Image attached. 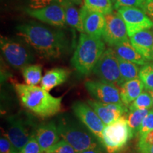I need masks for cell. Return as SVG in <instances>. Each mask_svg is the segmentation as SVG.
Wrapping results in <instances>:
<instances>
[{
    "label": "cell",
    "mask_w": 153,
    "mask_h": 153,
    "mask_svg": "<svg viewBox=\"0 0 153 153\" xmlns=\"http://www.w3.org/2000/svg\"><path fill=\"white\" fill-rule=\"evenodd\" d=\"M152 59H153V58H152Z\"/></svg>",
    "instance_id": "obj_42"
},
{
    "label": "cell",
    "mask_w": 153,
    "mask_h": 153,
    "mask_svg": "<svg viewBox=\"0 0 153 153\" xmlns=\"http://www.w3.org/2000/svg\"><path fill=\"white\" fill-rule=\"evenodd\" d=\"M26 12L34 19L56 27H64L67 24L64 8L61 4L53 2L39 9H26Z\"/></svg>",
    "instance_id": "obj_13"
},
{
    "label": "cell",
    "mask_w": 153,
    "mask_h": 153,
    "mask_svg": "<svg viewBox=\"0 0 153 153\" xmlns=\"http://www.w3.org/2000/svg\"><path fill=\"white\" fill-rule=\"evenodd\" d=\"M130 41L134 48L147 60H152L153 30L150 29L140 31L130 37Z\"/></svg>",
    "instance_id": "obj_17"
},
{
    "label": "cell",
    "mask_w": 153,
    "mask_h": 153,
    "mask_svg": "<svg viewBox=\"0 0 153 153\" xmlns=\"http://www.w3.org/2000/svg\"><path fill=\"white\" fill-rule=\"evenodd\" d=\"M61 5L64 8L67 24L75 28L80 33H84L81 9H78L75 4L71 1H63Z\"/></svg>",
    "instance_id": "obj_21"
},
{
    "label": "cell",
    "mask_w": 153,
    "mask_h": 153,
    "mask_svg": "<svg viewBox=\"0 0 153 153\" xmlns=\"http://www.w3.org/2000/svg\"><path fill=\"white\" fill-rule=\"evenodd\" d=\"M26 85L37 86L42 79V66L40 65H29L22 70Z\"/></svg>",
    "instance_id": "obj_23"
},
{
    "label": "cell",
    "mask_w": 153,
    "mask_h": 153,
    "mask_svg": "<svg viewBox=\"0 0 153 153\" xmlns=\"http://www.w3.org/2000/svg\"><path fill=\"white\" fill-rule=\"evenodd\" d=\"M103 149L104 148H95V149H90V150L82 151V152H79L77 153H104V151Z\"/></svg>",
    "instance_id": "obj_36"
},
{
    "label": "cell",
    "mask_w": 153,
    "mask_h": 153,
    "mask_svg": "<svg viewBox=\"0 0 153 153\" xmlns=\"http://www.w3.org/2000/svg\"><path fill=\"white\" fill-rule=\"evenodd\" d=\"M57 126L54 121L41 124L36 128L35 137L44 153L48 152L60 140Z\"/></svg>",
    "instance_id": "obj_16"
},
{
    "label": "cell",
    "mask_w": 153,
    "mask_h": 153,
    "mask_svg": "<svg viewBox=\"0 0 153 153\" xmlns=\"http://www.w3.org/2000/svg\"><path fill=\"white\" fill-rule=\"evenodd\" d=\"M1 153H19L7 136H1L0 139Z\"/></svg>",
    "instance_id": "obj_34"
},
{
    "label": "cell",
    "mask_w": 153,
    "mask_h": 153,
    "mask_svg": "<svg viewBox=\"0 0 153 153\" xmlns=\"http://www.w3.org/2000/svg\"><path fill=\"white\" fill-rule=\"evenodd\" d=\"M150 111L149 109H137L133 111H130L128 114L127 121L128 124L130 129L134 135L138 134L139 129L140 128L143 119L148 115Z\"/></svg>",
    "instance_id": "obj_25"
},
{
    "label": "cell",
    "mask_w": 153,
    "mask_h": 153,
    "mask_svg": "<svg viewBox=\"0 0 153 153\" xmlns=\"http://www.w3.org/2000/svg\"><path fill=\"white\" fill-rule=\"evenodd\" d=\"M92 72L101 81L118 87L123 84L120 76L118 55L113 48L105 50Z\"/></svg>",
    "instance_id": "obj_7"
},
{
    "label": "cell",
    "mask_w": 153,
    "mask_h": 153,
    "mask_svg": "<svg viewBox=\"0 0 153 153\" xmlns=\"http://www.w3.org/2000/svg\"><path fill=\"white\" fill-rule=\"evenodd\" d=\"M152 61H153V59H152Z\"/></svg>",
    "instance_id": "obj_41"
},
{
    "label": "cell",
    "mask_w": 153,
    "mask_h": 153,
    "mask_svg": "<svg viewBox=\"0 0 153 153\" xmlns=\"http://www.w3.org/2000/svg\"><path fill=\"white\" fill-rule=\"evenodd\" d=\"M139 79L142 81L145 89L148 91L153 90V64L147 63L140 68Z\"/></svg>",
    "instance_id": "obj_27"
},
{
    "label": "cell",
    "mask_w": 153,
    "mask_h": 153,
    "mask_svg": "<svg viewBox=\"0 0 153 153\" xmlns=\"http://www.w3.org/2000/svg\"><path fill=\"white\" fill-rule=\"evenodd\" d=\"M8 128L6 136L20 153L33 136H35L36 128L30 118H24L16 115L8 118ZM37 127V126H36Z\"/></svg>",
    "instance_id": "obj_6"
},
{
    "label": "cell",
    "mask_w": 153,
    "mask_h": 153,
    "mask_svg": "<svg viewBox=\"0 0 153 153\" xmlns=\"http://www.w3.org/2000/svg\"><path fill=\"white\" fill-rule=\"evenodd\" d=\"M113 48L120 58L130 61L139 65L147 64V60L134 48L128 39L115 45Z\"/></svg>",
    "instance_id": "obj_19"
},
{
    "label": "cell",
    "mask_w": 153,
    "mask_h": 153,
    "mask_svg": "<svg viewBox=\"0 0 153 153\" xmlns=\"http://www.w3.org/2000/svg\"><path fill=\"white\" fill-rule=\"evenodd\" d=\"M20 153H44V152L42 150L35 136H33L27 144L25 145Z\"/></svg>",
    "instance_id": "obj_33"
},
{
    "label": "cell",
    "mask_w": 153,
    "mask_h": 153,
    "mask_svg": "<svg viewBox=\"0 0 153 153\" xmlns=\"http://www.w3.org/2000/svg\"><path fill=\"white\" fill-rule=\"evenodd\" d=\"M87 103L95 111L106 126L114 123L128 112L127 106L123 104H106L95 99H89Z\"/></svg>",
    "instance_id": "obj_14"
},
{
    "label": "cell",
    "mask_w": 153,
    "mask_h": 153,
    "mask_svg": "<svg viewBox=\"0 0 153 153\" xmlns=\"http://www.w3.org/2000/svg\"><path fill=\"white\" fill-rule=\"evenodd\" d=\"M57 126L62 139L71 145L76 153L103 148L99 140L81 122L78 123L73 118L63 116L59 118Z\"/></svg>",
    "instance_id": "obj_4"
},
{
    "label": "cell",
    "mask_w": 153,
    "mask_h": 153,
    "mask_svg": "<svg viewBox=\"0 0 153 153\" xmlns=\"http://www.w3.org/2000/svg\"><path fill=\"white\" fill-rule=\"evenodd\" d=\"M84 33L87 35L102 38L106 18L104 14L87 9L85 5L81 8Z\"/></svg>",
    "instance_id": "obj_15"
},
{
    "label": "cell",
    "mask_w": 153,
    "mask_h": 153,
    "mask_svg": "<svg viewBox=\"0 0 153 153\" xmlns=\"http://www.w3.org/2000/svg\"><path fill=\"white\" fill-rule=\"evenodd\" d=\"M153 145V131L146 133L143 136L140 137L138 143H137V149L143 153L145 150H148Z\"/></svg>",
    "instance_id": "obj_30"
},
{
    "label": "cell",
    "mask_w": 153,
    "mask_h": 153,
    "mask_svg": "<svg viewBox=\"0 0 153 153\" xmlns=\"http://www.w3.org/2000/svg\"><path fill=\"white\" fill-rule=\"evenodd\" d=\"M84 5L91 11L107 15L112 13L114 4L112 0H84Z\"/></svg>",
    "instance_id": "obj_24"
},
{
    "label": "cell",
    "mask_w": 153,
    "mask_h": 153,
    "mask_svg": "<svg viewBox=\"0 0 153 153\" xmlns=\"http://www.w3.org/2000/svg\"><path fill=\"white\" fill-rule=\"evenodd\" d=\"M133 134L125 116L107 125L103 131L101 144L107 153H118L125 148Z\"/></svg>",
    "instance_id": "obj_5"
},
{
    "label": "cell",
    "mask_w": 153,
    "mask_h": 153,
    "mask_svg": "<svg viewBox=\"0 0 153 153\" xmlns=\"http://www.w3.org/2000/svg\"><path fill=\"white\" fill-rule=\"evenodd\" d=\"M149 93L150 94L151 97H152V101H153V90L152 91H149Z\"/></svg>",
    "instance_id": "obj_38"
},
{
    "label": "cell",
    "mask_w": 153,
    "mask_h": 153,
    "mask_svg": "<svg viewBox=\"0 0 153 153\" xmlns=\"http://www.w3.org/2000/svg\"><path fill=\"white\" fill-rule=\"evenodd\" d=\"M71 1L76 5L81 4L82 0H30V8L39 9L42 7H46L53 2H57L61 4L63 1Z\"/></svg>",
    "instance_id": "obj_28"
},
{
    "label": "cell",
    "mask_w": 153,
    "mask_h": 153,
    "mask_svg": "<svg viewBox=\"0 0 153 153\" xmlns=\"http://www.w3.org/2000/svg\"><path fill=\"white\" fill-rule=\"evenodd\" d=\"M70 72L68 69L56 68L48 70L42 77L41 87L47 91L62 85L68 80Z\"/></svg>",
    "instance_id": "obj_18"
},
{
    "label": "cell",
    "mask_w": 153,
    "mask_h": 153,
    "mask_svg": "<svg viewBox=\"0 0 153 153\" xmlns=\"http://www.w3.org/2000/svg\"><path fill=\"white\" fill-rule=\"evenodd\" d=\"M144 85L139 79L126 82L120 87V95L122 103L128 106L143 92Z\"/></svg>",
    "instance_id": "obj_20"
},
{
    "label": "cell",
    "mask_w": 153,
    "mask_h": 153,
    "mask_svg": "<svg viewBox=\"0 0 153 153\" xmlns=\"http://www.w3.org/2000/svg\"><path fill=\"white\" fill-rule=\"evenodd\" d=\"M144 0H116L114 3V9L118 10L120 7H137L141 9Z\"/></svg>",
    "instance_id": "obj_32"
},
{
    "label": "cell",
    "mask_w": 153,
    "mask_h": 153,
    "mask_svg": "<svg viewBox=\"0 0 153 153\" xmlns=\"http://www.w3.org/2000/svg\"><path fill=\"white\" fill-rule=\"evenodd\" d=\"M106 50L103 38L82 33L70 62L82 75H88L93 71Z\"/></svg>",
    "instance_id": "obj_3"
},
{
    "label": "cell",
    "mask_w": 153,
    "mask_h": 153,
    "mask_svg": "<svg viewBox=\"0 0 153 153\" xmlns=\"http://www.w3.org/2000/svg\"><path fill=\"white\" fill-rule=\"evenodd\" d=\"M0 47L5 60L15 69L22 70L34 60L33 55L24 45L4 36H1Z\"/></svg>",
    "instance_id": "obj_8"
},
{
    "label": "cell",
    "mask_w": 153,
    "mask_h": 153,
    "mask_svg": "<svg viewBox=\"0 0 153 153\" xmlns=\"http://www.w3.org/2000/svg\"><path fill=\"white\" fill-rule=\"evenodd\" d=\"M143 153H153V145L152 146H151L150 148H148V150H145Z\"/></svg>",
    "instance_id": "obj_37"
},
{
    "label": "cell",
    "mask_w": 153,
    "mask_h": 153,
    "mask_svg": "<svg viewBox=\"0 0 153 153\" xmlns=\"http://www.w3.org/2000/svg\"><path fill=\"white\" fill-rule=\"evenodd\" d=\"M86 89L95 100L106 104H123L120 89L113 84L104 81L88 80L85 83Z\"/></svg>",
    "instance_id": "obj_12"
},
{
    "label": "cell",
    "mask_w": 153,
    "mask_h": 153,
    "mask_svg": "<svg viewBox=\"0 0 153 153\" xmlns=\"http://www.w3.org/2000/svg\"><path fill=\"white\" fill-rule=\"evenodd\" d=\"M16 30L17 35L43 58H58L68 50V40L61 30L33 22L18 26Z\"/></svg>",
    "instance_id": "obj_1"
},
{
    "label": "cell",
    "mask_w": 153,
    "mask_h": 153,
    "mask_svg": "<svg viewBox=\"0 0 153 153\" xmlns=\"http://www.w3.org/2000/svg\"><path fill=\"white\" fill-rule=\"evenodd\" d=\"M112 1H113V2H114V3H115V1H116V0H112Z\"/></svg>",
    "instance_id": "obj_40"
},
{
    "label": "cell",
    "mask_w": 153,
    "mask_h": 153,
    "mask_svg": "<svg viewBox=\"0 0 153 153\" xmlns=\"http://www.w3.org/2000/svg\"><path fill=\"white\" fill-rule=\"evenodd\" d=\"M105 18L106 25L102 36L105 43L113 48L128 39L126 24L118 11H113L112 13L105 15Z\"/></svg>",
    "instance_id": "obj_11"
},
{
    "label": "cell",
    "mask_w": 153,
    "mask_h": 153,
    "mask_svg": "<svg viewBox=\"0 0 153 153\" xmlns=\"http://www.w3.org/2000/svg\"><path fill=\"white\" fill-rule=\"evenodd\" d=\"M153 106V101L150 94L147 91H143L128 107L129 111L137 109H150Z\"/></svg>",
    "instance_id": "obj_26"
},
{
    "label": "cell",
    "mask_w": 153,
    "mask_h": 153,
    "mask_svg": "<svg viewBox=\"0 0 153 153\" xmlns=\"http://www.w3.org/2000/svg\"><path fill=\"white\" fill-rule=\"evenodd\" d=\"M45 153H55V152H45Z\"/></svg>",
    "instance_id": "obj_39"
},
{
    "label": "cell",
    "mask_w": 153,
    "mask_h": 153,
    "mask_svg": "<svg viewBox=\"0 0 153 153\" xmlns=\"http://www.w3.org/2000/svg\"><path fill=\"white\" fill-rule=\"evenodd\" d=\"M74 116L94 136L101 142L103 131L106 125L101 120L95 111L87 103L76 101L72 106Z\"/></svg>",
    "instance_id": "obj_9"
},
{
    "label": "cell",
    "mask_w": 153,
    "mask_h": 153,
    "mask_svg": "<svg viewBox=\"0 0 153 153\" xmlns=\"http://www.w3.org/2000/svg\"><path fill=\"white\" fill-rule=\"evenodd\" d=\"M141 9L145 11L153 22V0H144Z\"/></svg>",
    "instance_id": "obj_35"
},
{
    "label": "cell",
    "mask_w": 153,
    "mask_h": 153,
    "mask_svg": "<svg viewBox=\"0 0 153 153\" xmlns=\"http://www.w3.org/2000/svg\"><path fill=\"white\" fill-rule=\"evenodd\" d=\"M48 152L55 153H76L71 145L63 139L56 143Z\"/></svg>",
    "instance_id": "obj_31"
},
{
    "label": "cell",
    "mask_w": 153,
    "mask_h": 153,
    "mask_svg": "<svg viewBox=\"0 0 153 153\" xmlns=\"http://www.w3.org/2000/svg\"><path fill=\"white\" fill-rule=\"evenodd\" d=\"M118 57L120 76L123 83L132 79H138L140 70L139 69V65L123 60L118 56Z\"/></svg>",
    "instance_id": "obj_22"
},
{
    "label": "cell",
    "mask_w": 153,
    "mask_h": 153,
    "mask_svg": "<svg viewBox=\"0 0 153 153\" xmlns=\"http://www.w3.org/2000/svg\"><path fill=\"white\" fill-rule=\"evenodd\" d=\"M125 22L128 34L131 37L135 33L153 27V22L143 9L137 7H120L117 10Z\"/></svg>",
    "instance_id": "obj_10"
},
{
    "label": "cell",
    "mask_w": 153,
    "mask_h": 153,
    "mask_svg": "<svg viewBox=\"0 0 153 153\" xmlns=\"http://www.w3.org/2000/svg\"><path fill=\"white\" fill-rule=\"evenodd\" d=\"M14 87L23 106L38 117H51L61 111L62 97H53L41 87L20 83Z\"/></svg>",
    "instance_id": "obj_2"
},
{
    "label": "cell",
    "mask_w": 153,
    "mask_h": 153,
    "mask_svg": "<svg viewBox=\"0 0 153 153\" xmlns=\"http://www.w3.org/2000/svg\"><path fill=\"white\" fill-rule=\"evenodd\" d=\"M153 131V109L150 111L143 119L139 129V137L143 136L149 132Z\"/></svg>",
    "instance_id": "obj_29"
}]
</instances>
